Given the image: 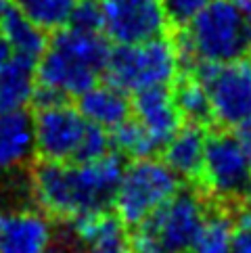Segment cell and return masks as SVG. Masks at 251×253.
Returning <instances> with one entry per match:
<instances>
[{"label": "cell", "instance_id": "1", "mask_svg": "<svg viewBox=\"0 0 251 253\" xmlns=\"http://www.w3.org/2000/svg\"><path fill=\"white\" fill-rule=\"evenodd\" d=\"M124 166V157L118 151H107L105 155L82 164L42 161L32 169L28 191L38 210L48 218L74 220L78 215L107 210Z\"/></svg>", "mask_w": 251, "mask_h": 253}, {"label": "cell", "instance_id": "2", "mask_svg": "<svg viewBox=\"0 0 251 253\" xmlns=\"http://www.w3.org/2000/svg\"><path fill=\"white\" fill-rule=\"evenodd\" d=\"M109 42L96 30L63 25L46 42L36 63V82L40 101L78 98L105 74Z\"/></svg>", "mask_w": 251, "mask_h": 253}, {"label": "cell", "instance_id": "3", "mask_svg": "<svg viewBox=\"0 0 251 253\" xmlns=\"http://www.w3.org/2000/svg\"><path fill=\"white\" fill-rule=\"evenodd\" d=\"M180 57L195 65H220L247 59L251 52V23L241 0H208L178 40Z\"/></svg>", "mask_w": 251, "mask_h": 253}, {"label": "cell", "instance_id": "4", "mask_svg": "<svg viewBox=\"0 0 251 253\" xmlns=\"http://www.w3.org/2000/svg\"><path fill=\"white\" fill-rule=\"evenodd\" d=\"M209 213L205 199L191 188H178L164 205L136 224L134 253H186Z\"/></svg>", "mask_w": 251, "mask_h": 253}, {"label": "cell", "instance_id": "5", "mask_svg": "<svg viewBox=\"0 0 251 253\" xmlns=\"http://www.w3.org/2000/svg\"><path fill=\"white\" fill-rule=\"evenodd\" d=\"M180 65L176 42L157 36L145 42L118 44L109 52L105 74L115 88L136 94L149 88H167L180 74Z\"/></svg>", "mask_w": 251, "mask_h": 253}, {"label": "cell", "instance_id": "6", "mask_svg": "<svg viewBox=\"0 0 251 253\" xmlns=\"http://www.w3.org/2000/svg\"><path fill=\"white\" fill-rule=\"evenodd\" d=\"M180 188V178L166 166V161L140 157L124 166L111 203L115 215L126 226H136L149 218Z\"/></svg>", "mask_w": 251, "mask_h": 253}, {"label": "cell", "instance_id": "7", "mask_svg": "<svg viewBox=\"0 0 251 253\" xmlns=\"http://www.w3.org/2000/svg\"><path fill=\"white\" fill-rule=\"evenodd\" d=\"M199 178L203 188L216 201L235 203L247 195L251 182V159L239 134L220 130L205 138Z\"/></svg>", "mask_w": 251, "mask_h": 253}, {"label": "cell", "instance_id": "8", "mask_svg": "<svg viewBox=\"0 0 251 253\" xmlns=\"http://www.w3.org/2000/svg\"><path fill=\"white\" fill-rule=\"evenodd\" d=\"M32 126L36 153L42 161L76 164L90 124L67 101H38Z\"/></svg>", "mask_w": 251, "mask_h": 253}, {"label": "cell", "instance_id": "9", "mask_svg": "<svg viewBox=\"0 0 251 253\" xmlns=\"http://www.w3.org/2000/svg\"><path fill=\"white\" fill-rule=\"evenodd\" d=\"M195 78L208 92L211 120L222 126H241L251 115V61L197 65Z\"/></svg>", "mask_w": 251, "mask_h": 253}, {"label": "cell", "instance_id": "10", "mask_svg": "<svg viewBox=\"0 0 251 253\" xmlns=\"http://www.w3.org/2000/svg\"><path fill=\"white\" fill-rule=\"evenodd\" d=\"M101 34L115 44L145 42L167 30V13L161 0H96Z\"/></svg>", "mask_w": 251, "mask_h": 253}, {"label": "cell", "instance_id": "11", "mask_svg": "<svg viewBox=\"0 0 251 253\" xmlns=\"http://www.w3.org/2000/svg\"><path fill=\"white\" fill-rule=\"evenodd\" d=\"M0 253H63L55 247L50 218L40 210L0 211Z\"/></svg>", "mask_w": 251, "mask_h": 253}, {"label": "cell", "instance_id": "12", "mask_svg": "<svg viewBox=\"0 0 251 253\" xmlns=\"http://www.w3.org/2000/svg\"><path fill=\"white\" fill-rule=\"evenodd\" d=\"M69 222L74 239L86 253H134L126 224L107 210L78 215Z\"/></svg>", "mask_w": 251, "mask_h": 253}, {"label": "cell", "instance_id": "13", "mask_svg": "<svg viewBox=\"0 0 251 253\" xmlns=\"http://www.w3.org/2000/svg\"><path fill=\"white\" fill-rule=\"evenodd\" d=\"M132 113L159 149L172 138V134L182 126V117L176 109L174 96L167 88H149L134 94Z\"/></svg>", "mask_w": 251, "mask_h": 253}, {"label": "cell", "instance_id": "14", "mask_svg": "<svg viewBox=\"0 0 251 253\" xmlns=\"http://www.w3.org/2000/svg\"><path fill=\"white\" fill-rule=\"evenodd\" d=\"M78 111L92 126L107 132L118 128L132 115V103L128 92L115 88L113 84H94L78 96Z\"/></svg>", "mask_w": 251, "mask_h": 253}, {"label": "cell", "instance_id": "15", "mask_svg": "<svg viewBox=\"0 0 251 253\" xmlns=\"http://www.w3.org/2000/svg\"><path fill=\"white\" fill-rule=\"evenodd\" d=\"M34 153L32 115L25 109H0V171L19 169Z\"/></svg>", "mask_w": 251, "mask_h": 253}, {"label": "cell", "instance_id": "16", "mask_svg": "<svg viewBox=\"0 0 251 253\" xmlns=\"http://www.w3.org/2000/svg\"><path fill=\"white\" fill-rule=\"evenodd\" d=\"M203 126L186 124L180 126L164 147V161L178 178L195 180L201 174L203 151H205Z\"/></svg>", "mask_w": 251, "mask_h": 253}, {"label": "cell", "instance_id": "17", "mask_svg": "<svg viewBox=\"0 0 251 253\" xmlns=\"http://www.w3.org/2000/svg\"><path fill=\"white\" fill-rule=\"evenodd\" d=\"M36 94V63L8 55L0 65V109H25Z\"/></svg>", "mask_w": 251, "mask_h": 253}, {"label": "cell", "instance_id": "18", "mask_svg": "<svg viewBox=\"0 0 251 253\" xmlns=\"http://www.w3.org/2000/svg\"><path fill=\"white\" fill-rule=\"evenodd\" d=\"M0 36H2V40L8 48V55L30 59L34 63H38L48 42L44 30L38 28L34 21H30L15 6H11L0 17Z\"/></svg>", "mask_w": 251, "mask_h": 253}, {"label": "cell", "instance_id": "19", "mask_svg": "<svg viewBox=\"0 0 251 253\" xmlns=\"http://www.w3.org/2000/svg\"><path fill=\"white\" fill-rule=\"evenodd\" d=\"M78 0H13V6L44 32H57L69 23Z\"/></svg>", "mask_w": 251, "mask_h": 253}, {"label": "cell", "instance_id": "20", "mask_svg": "<svg viewBox=\"0 0 251 253\" xmlns=\"http://www.w3.org/2000/svg\"><path fill=\"white\" fill-rule=\"evenodd\" d=\"M191 251L193 253H235V249H232V215H228L222 210H209Z\"/></svg>", "mask_w": 251, "mask_h": 253}, {"label": "cell", "instance_id": "21", "mask_svg": "<svg viewBox=\"0 0 251 253\" xmlns=\"http://www.w3.org/2000/svg\"><path fill=\"white\" fill-rule=\"evenodd\" d=\"M174 103L180 117L186 124L205 126L211 122V109L208 101V92H205L203 84L197 78H186L176 86Z\"/></svg>", "mask_w": 251, "mask_h": 253}, {"label": "cell", "instance_id": "22", "mask_svg": "<svg viewBox=\"0 0 251 253\" xmlns=\"http://www.w3.org/2000/svg\"><path fill=\"white\" fill-rule=\"evenodd\" d=\"M111 147L120 153L122 157H153L159 151V144L147 134V130L136 120H126L118 128H113L109 134Z\"/></svg>", "mask_w": 251, "mask_h": 253}, {"label": "cell", "instance_id": "23", "mask_svg": "<svg viewBox=\"0 0 251 253\" xmlns=\"http://www.w3.org/2000/svg\"><path fill=\"white\" fill-rule=\"evenodd\" d=\"M82 30H96L101 32V15H98V4L96 0H78L74 11H71L69 23Z\"/></svg>", "mask_w": 251, "mask_h": 253}, {"label": "cell", "instance_id": "24", "mask_svg": "<svg viewBox=\"0 0 251 253\" xmlns=\"http://www.w3.org/2000/svg\"><path fill=\"white\" fill-rule=\"evenodd\" d=\"M232 249L235 253H251V207L232 215Z\"/></svg>", "mask_w": 251, "mask_h": 253}, {"label": "cell", "instance_id": "25", "mask_svg": "<svg viewBox=\"0 0 251 253\" xmlns=\"http://www.w3.org/2000/svg\"><path fill=\"white\" fill-rule=\"evenodd\" d=\"M205 2L208 0H161V4L167 13V19L178 23H186Z\"/></svg>", "mask_w": 251, "mask_h": 253}, {"label": "cell", "instance_id": "26", "mask_svg": "<svg viewBox=\"0 0 251 253\" xmlns=\"http://www.w3.org/2000/svg\"><path fill=\"white\" fill-rule=\"evenodd\" d=\"M239 128H241V130H239V138H241V142H243V147H245L247 155H249V159H251V115L239 126Z\"/></svg>", "mask_w": 251, "mask_h": 253}, {"label": "cell", "instance_id": "27", "mask_svg": "<svg viewBox=\"0 0 251 253\" xmlns=\"http://www.w3.org/2000/svg\"><path fill=\"white\" fill-rule=\"evenodd\" d=\"M8 59V48H6V44H4V40H2V36H0V65Z\"/></svg>", "mask_w": 251, "mask_h": 253}, {"label": "cell", "instance_id": "28", "mask_svg": "<svg viewBox=\"0 0 251 253\" xmlns=\"http://www.w3.org/2000/svg\"><path fill=\"white\" fill-rule=\"evenodd\" d=\"M8 8H11V2H8V0H0V17H2Z\"/></svg>", "mask_w": 251, "mask_h": 253}, {"label": "cell", "instance_id": "29", "mask_svg": "<svg viewBox=\"0 0 251 253\" xmlns=\"http://www.w3.org/2000/svg\"><path fill=\"white\" fill-rule=\"evenodd\" d=\"M241 2H243L245 13H247V17H249V23H251V0H241Z\"/></svg>", "mask_w": 251, "mask_h": 253}, {"label": "cell", "instance_id": "30", "mask_svg": "<svg viewBox=\"0 0 251 253\" xmlns=\"http://www.w3.org/2000/svg\"><path fill=\"white\" fill-rule=\"evenodd\" d=\"M247 201H249V207H251V182H249V188H247Z\"/></svg>", "mask_w": 251, "mask_h": 253}]
</instances>
